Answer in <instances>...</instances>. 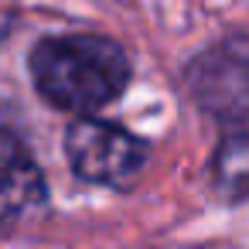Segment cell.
<instances>
[{
	"mask_svg": "<svg viewBox=\"0 0 249 249\" xmlns=\"http://www.w3.org/2000/svg\"><path fill=\"white\" fill-rule=\"evenodd\" d=\"M28 69L38 96L65 113H96L116 103L133 75L130 55L106 35L41 38L31 48Z\"/></svg>",
	"mask_w": 249,
	"mask_h": 249,
	"instance_id": "cell-1",
	"label": "cell"
},
{
	"mask_svg": "<svg viewBox=\"0 0 249 249\" xmlns=\"http://www.w3.org/2000/svg\"><path fill=\"white\" fill-rule=\"evenodd\" d=\"M65 157L79 181L103 188H130L143 174L150 147L143 137L130 133L120 123L79 113L65 130Z\"/></svg>",
	"mask_w": 249,
	"mask_h": 249,
	"instance_id": "cell-2",
	"label": "cell"
},
{
	"mask_svg": "<svg viewBox=\"0 0 249 249\" xmlns=\"http://www.w3.org/2000/svg\"><path fill=\"white\" fill-rule=\"evenodd\" d=\"M188 96L218 123L249 120V38H222L198 52L184 69Z\"/></svg>",
	"mask_w": 249,
	"mask_h": 249,
	"instance_id": "cell-3",
	"label": "cell"
},
{
	"mask_svg": "<svg viewBox=\"0 0 249 249\" xmlns=\"http://www.w3.org/2000/svg\"><path fill=\"white\" fill-rule=\"evenodd\" d=\"M48 184L38 167V160L18 143L4 140L0 143V225L21 222L45 208Z\"/></svg>",
	"mask_w": 249,
	"mask_h": 249,
	"instance_id": "cell-4",
	"label": "cell"
},
{
	"mask_svg": "<svg viewBox=\"0 0 249 249\" xmlns=\"http://www.w3.org/2000/svg\"><path fill=\"white\" fill-rule=\"evenodd\" d=\"M212 188L222 201H249V133H225L212 157Z\"/></svg>",
	"mask_w": 249,
	"mask_h": 249,
	"instance_id": "cell-5",
	"label": "cell"
}]
</instances>
